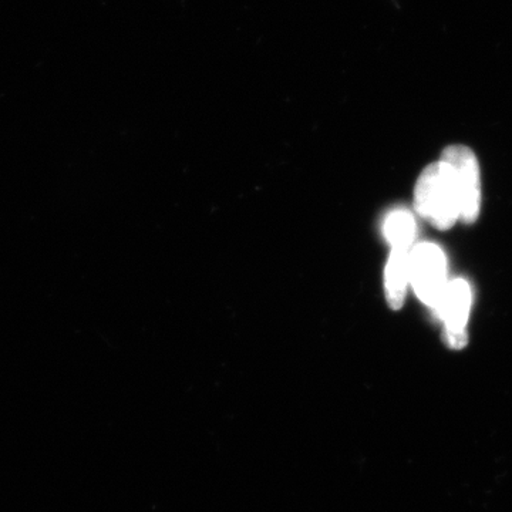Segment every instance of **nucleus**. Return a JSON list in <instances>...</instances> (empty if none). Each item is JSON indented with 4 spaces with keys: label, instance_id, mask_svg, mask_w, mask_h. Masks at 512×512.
<instances>
[{
    "label": "nucleus",
    "instance_id": "f257e3e1",
    "mask_svg": "<svg viewBox=\"0 0 512 512\" xmlns=\"http://www.w3.org/2000/svg\"><path fill=\"white\" fill-rule=\"evenodd\" d=\"M414 208L439 229H450L460 220V201L450 165L439 161L421 173L414 190Z\"/></svg>",
    "mask_w": 512,
    "mask_h": 512
},
{
    "label": "nucleus",
    "instance_id": "f03ea898",
    "mask_svg": "<svg viewBox=\"0 0 512 512\" xmlns=\"http://www.w3.org/2000/svg\"><path fill=\"white\" fill-rule=\"evenodd\" d=\"M410 284L421 302L433 309L439 306L448 285L443 249L434 244H420L410 251Z\"/></svg>",
    "mask_w": 512,
    "mask_h": 512
},
{
    "label": "nucleus",
    "instance_id": "7ed1b4c3",
    "mask_svg": "<svg viewBox=\"0 0 512 512\" xmlns=\"http://www.w3.org/2000/svg\"><path fill=\"white\" fill-rule=\"evenodd\" d=\"M441 161L453 170L460 201V220L464 224H473L480 215L481 207L480 167L476 154L468 147L451 146L443 151Z\"/></svg>",
    "mask_w": 512,
    "mask_h": 512
},
{
    "label": "nucleus",
    "instance_id": "20e7f679",
    "mask_svg": "<svg viewBox=\"0 0 512 512\" xmlns=\"http://www.w3.org/2000/svg\"><path fill=\"white\" fill-rule=\"evenodd\" d=\"M471 302H473V293H471L470 284L464 279H456L448 282L439 306L434 309L444 320L443 340L450 349L460 350L467 346L466 326L470 316Z\"/></svg>",
    "mask_w": 512,
    "mask_h": 512
},
{
    "label": "nucleus",
    "instance_id": "39448f33",
    "mask_svg": "<svg viewBox=\"0 0 512 512\" xmlns=\"http://www.w3.org/2000/svg\"><path fill=\"white\" fill-rule=\"evenodd\" d=\"M410 282V251L392 249L384 272V289L390 308L402 309L406 298L407 285Z\"/></svg>",
    "mask_w": 512,
    "mask_h": 512
},
{
    "label": "nucleus",
    "instance_id": "423d86ee",
    "mask_svg": "<svg viewBox=\"0 0 512 512\" xmlns=\"http://www.w3.org/2000/svg\"><path fill=\"white\" fill-rule=\"evenodd\" d=\"M416 231V221H414L413 215L406 210L390 212L384 222V235L392 245V249H407L409 251L414 238H416Z\"/></svg>",
    "mask_w": 512,
    "mask_h": 512
}]
</instances>
